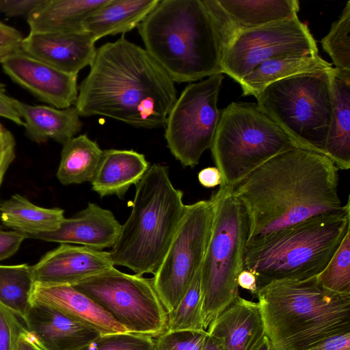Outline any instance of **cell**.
I'll use <instances>...</instances> for the list:
<instances>
[{
    "label": "cell",
    "instance_id": "83f0119b",
    "mask_svg": "<svg viewBox=\"0 0 350 350\" xmlns=\"http://www.w3.org/2000/svg\"><path fill=\"white\" fill-rule=\"evenodd\" d=\"M65 219L59 208H46L36 206L19 194L0 203V219L13 230L27 236L57 230Z\"/></svg>",
    "mask_w": 350,
    "mask_h": 350
},
{
    "label": "cell",
    "instance_id": "d6986e66",
    "mask_svg": "<svg viewBox=\"0 0 350 350\" xmlns=\"http://www.w3.org/2000/svg\"><path fill=\"white\" fill-rule=\"evenodd\" d=\"M24 323L46 350H77L100 336L57 309L36 301Z\"/></svg>",
    "mask_w": 350,
    "mask_h": 350
},
{
    "label": "cell",
    "instance_id": "5bb4252c",
    "mask_svg": "<svg viewBox=\"0 0 350 350\" xmlns=\"http://www.w3.org/2000/svg\"><path fill=\"white\" fill-rule=\"evenodd\" d=\"M5 74L40 101L57 109L73 106L78 96L77 76L62 72L21 49L0 62Z\"/></svg>",
    "mask_w": 350,
    "mask_h": 350
},
{
    "label": "cell",
    "instance_id": "9a60e30c",
    "mask_svg": "<svg viewBox=\"0 0 350 350\" xmlns=\"http://www.w3.org/2000/svg\"><path fill=\"white\" fill-rule=\"evenodd\" d=\"M202 1L216 27L223 53L239 33L297 17L299 10L298 0Z\"/></svg>",
    "mask_w": 350,
    "mask_h": 350
},
{
    "label": "cell",
    "instance_id": "2e32d148",
    "mask_svg": "<svg viewBox=\"0 0 350 350\" xmlns=\"http://www.w3.org/2000/svg\"><path fill=\"white\" fill-rule=\"evenodd\" d=\"M113 266L109 252L61 243L31 266V271L36 284L72 286Z\"/></svg>",
    "mask_w": 350,
    "mask_h": 350
},
{
    "label": "cell",
    "instance_id": "cb8c5ba5",
    "mask_svg": "<svg viewBox=\"0 0 350 350\" xmlns=\"http://www.w3.org/2000/svg\"><path fill=\"white\" fill-rule=\"evenodd\" d=\"M331 85L333 111L324 154L338 170H346L350 167V72L333 67Z\"/></svg>",
    "mask_w": 350,
    "mask_h": 350
},
{
    "label": "cell",
    "instance_id": "60d3db41",
    "mask_svg": "<svg viewBox=\"0 0 350 350\" xmlns=\"http://www.w3.org/2000/svg\"><path fill=\"white\" fill-rule=\"evenodd\" d=\"M0 117L6 118L18 126H24V122L14 107L13 98L7 94L5 85L1 81Z\"/></svg>",
    "mask_w": 350,
    "mask_h": 350
},
{
    "label": "cell",
    "instance_id": "7a4b0ae2",
    "mask_svg": "<svg viewBox=\"0 0 350 350\" xmlns=\"http://www.w3.org/2000/svg\"><path fill=\"white\" fill-rule=\"evenodd\" d=\"M176 99L169 75L146 49L122 36L96 49L75 107L80 116L153 129L165 125Z\"/></svg>",
    "mask_w": 350,
    "mask_h": 350
},
{
    "label": "cell",
    "instance_id": "9c48e42d",
    "mask_svg": "<svg viewBox=\"0 0 350 350\" xmlns=\"http://www.w3.org/2000/svg\"><path fill=\"white\" fill-rule=\"evenodd\" d=\"M332 69L275 81L255 96L258 108L295 145L324 155L333 111Z\"/></svg>",
    "mask_w": 350,
    "mask_h": 350
},
{
    "label": "cell",
    "instance_id": "484cf974",
    "mask_svg": "<svg viewBox=\"0 0 350 350\" xmlns=\"http://www.w3.org/2000/svg\"><path fill=\"white\" fill-rule=\"evenodd\" d=\"M108 0H43L26 18L29 32L80 31L84 21Z\"/></svg>",
    "mask_w": 350,
    "mask_h": 350
},
{
    "label": "cell",
    "instance_id": "ee69618b",
    "mask_svg": "<svg viewBox=\"0 0 350 350\" xmlns=\"http://www.w3.org/2000/svg\"><path fill=\"white\" fill-rule=\"evenodd\" d=\"M16 350H46L26 327L21 332Z\"/></svg>",
    "mask_w": 350,
    "mask_h": 350
},
{
    "label": "cell",
    "instance_id": "8992f818",
    "mask_svg": "<svg viewBox=\"0 0 350 350\" xmlns=\"http://www.w3.org/2000/svg\"><path fill=\"white\" fill-rule=\"evenodd\" d=\"M350 231V206L284 228L246 248L244 269L256 278L258 290L277 281L317 276Z\"/></svg>",
    "mask_w": 350,
    "mask_h": 350
},
{
    "label": "cell",
    "instance_id": "ab89813d",
    "mask_svg": "<svg viewBox=\"0 0 350 350\" xmlns=\"http://www.w3.org/2000/svg\"><path fill=\"white\" fill-rule=\"evenodd\" d=\"M25 239L26 234L15 230H5L0 226V261L13 256Z\"/></svg>",
    "mask_w": 350,
    "mask_h": 350
},
{
    "label": "cell",
    "instance_id": "6da1fadb",
    "mask_svg": "<svg viewBox=\"0 0 350 350\" xmlns=\"http://www.w3.org/2000/svg\"><path fill=\"white\" fill-rule=\"evenodd\" d=\"M338 169L327 157L294 146L258 167L233 190L247 214L246 248L315 216L336 213Z\"/></svg>",
    "mask_w": 350,
    "mask_h": 350
},
{
    "label": "cell",
    "instance_id": "d590c367",
    "mask_svg": "<svg viewBox=\"0 0 350 350\" xmlns=\"http://www.w3.org/2000/svg\"><path fill=\"white\" fill-rule=\"evenodd\" d=\"M21 319L0 304V350H16L19 336L25 327Z\"/></svg>",
    "mask_w": 350,
    "mask_h": 350
},
{
    "label": "cell",
    "instance_id": "7bdbcfd3",
    "mask_svg": "<svg viewBox=\"0 0 350 350\" xmlns=\"http://www.w3.org/2000/svg\"><path fill=\"white\" fill-rule=\"evenodd\" d=\"M200 183L207 188H212L221 184V177L216 167H208L200 171L198 175Z\"/></svg>",
    "mask_w": 350,
    "mask_h": 350
},
{
    "label": "cell",
    "instance_id": "ac0fdd59",
    "mask_svg": "<svg viewBox=\"0 0 350 350\" xmlns=\"http://www.w3.org/2000/svg\"><path fill=\"white\" fill-rule=\"evenodd\" d=\"M121 226L111 211L89 202L85 208L65 218L57 230L29 234L27 238L103 250L115 245Z\"/></svg>",
    "mask_w": 350,
    "mask_h": 350
},
{
    "label": "cell",
    "instance_id": "d6a6232c",
    "mask_svg": "<svg viewBox=\"0 0 350 350\" xmlns=\"http://www.w3.org/2000/svg\"><path fill=\"white\" fill-rule=\"evenodd\" d=\"M317 277L326 288L350 294V231L343 238L329 262Z\"/></svg>",
    "mask_w": 350,
    "mask_h": 350
},
{
    "label": "cell",
    "instance_id": "8fae6325",
    "mask_svg": "<svg viewBox=\"0 0 350 350\" xmlns=\"http://www.w3.org/2000/svg\"><path fill=\"white\" fill-rule=\"evenodd\" d=\"M213 220L211 199L186 205L168 250L151 279L167 314L176 309L202 264Z\"/></svg>",
    "mask_w": 350,
    "mask_h": 350
},
{
    "label": "cell",
    "instance_id": "3957f363",
    "mask_svg": "<svg viewBox=\"0 0 350 350\" xmlns=\"http://www.w3.org/2000/svg\"><path fill=\"white\" fill-rule=\"evenodd\" d=\"M146 51L174 82L221 74L220 39L202 0H163L137 26Z\"/></svg>",
    "mask_w": 350,
    "mask_h": 350
},
{
    "label": "cell",
    "instance_id": "30bf717a",
    "mask_svg": "<svg viewBox=\"0 0 350 350\" xmlns=\"http://www.w3.org/2000/svg\"><path fill=\"white\" fill-rule=\"evenodd\" d=\"M129 332L156 338L167 328V313L151 279L113 267L72 285Z\"/></svg>",
    "mask_w": 350,
    "mask_h": 350
},
{
    "label": "cell",
    "instance_id": "44dd1931",
    "mask_svg": "<svg viewBox=\"0 0 350 350\" xmlns=\"http://www.w3.org/2000/svg\"><path fill=\"white\" fill-rule=\"evenodd\" d=\"M31 301L52 306L100 335L129 331L94 300L71 285H34Z\"/></svg>",
    "mask_w": 350,
    "mask_h": 350
},
{
    "label": "cell",
    "instance_id": "277c9868",
    "mask_svg": "<svg viewBox=\"0 0 350 350\" xmlns=\"http://www.w3.org/2000/svg\"><path fill=\"white\" fill-rule=\"evenodd\" d=\"M256 295L274 350H308L350 332V294L326 288L317 276L273 282Z\"/></svg>",
    "mask_w": 350,
    "mask_h": 350
},
{
    "label": "cell",
    "instance_id": "e0dca14e",
    "mask_svg": "<svg viewBox=\"0 0 350 350\" xmlns=\"http://www.w3.org/2000/svg\"><path fill=\"white\" fill-rule=\"evenodd\" d=\"M96 41L87 32H29L21 49L30 56L67 74L78 76L95 57Z\"/></svg>",
    "mask_w": 350,
    "mask_h": 350
},
{
    "label": "cell",
    "instance_id": "bcb514c9",
    "mask_svg": "<svg viewBox=\"0 0 350 350\" xmlns=\"http://www.w3.org/2000/svg\"><path fill=\"white\" fill-rule=\"evenodd\" d=\"M202 350H224L220 342L208 334Z\"/></svg>",
    "mask_w": 350,
    "mask_h": 350
},
{
    "label": "cell",
    "instance_id": "f1b7e54d",
    "mask_svg": "<svg viewBox=\"0 0 350 350\" xmlns=\"http://www.w3.org/2000/svg\"><path fill=\"white\" fill-rule=\"evenodd\" d=\"M103 150L86 134L74 137L63 144L57 171L64 185L91 182L100 162Z\"/></svg>",
    "mask_w": 350,
    "mask_h": 350
},
{
    "label": "cell",
    "instance_id": "e575fe53",
    "mask_svg": "<svg viewBox=\"0 0 350 350\" xmlns=\"http://www.w3.org/2000/svg\"><path fill=\"white\" fill-rule=\"evenodd\" d=\"M208 333L204 331H165L154 338L153 350H202Z\"/></svg>",
    "mask_w": 350,
    "mask_h": 350
},
{
    "label": "cell",
    "instance_id": "b9f144b4",
    "mask_svg": "<svg viewBox=\"0 0 350 350\" xmlns=\"http://www.w3.org/2000/svg\"><path fill=\"white\" fill-rule=\"evenodd\" d=\"M308 350H350V332L327 337Z\"/></svg>",
    "mask_w": 350,
    "mask_h": 350
},
{
    "label": "cell",
    "instance_id": "8d00e7d4",
    "mask_svg": "<svg viewBox=\"0 0 350 350\" xmlns=\"http://www.w3.org/2000/svg\"><path fill=\"white\" fill-rule=\"evenodd\" d=\"M15 157V138L12 132L0 122V186L7 170Z\"/></svg>",
    "mask_w": 350,
    "mask_h": 350
},
{
    "label": "cell",
    "instance_id": "7402d4cb",
    "mask_svg": "<svg viewBox=\"0 0 350 350\" xmlns=\"http://www.w3.org/2000/svg\"><path fill=\"white\" fill-rule=\"evenodd\" d=\"M14 107L24 122L27 137L37 144L52 139L64 144L81 131L83 123L75 106L57 109L30 105L13 98Z\"/></svg>",
    "mask_w": 350,
    "mask_h": 350
},
{
    "label": "cell",
    "instance_id": "f6af8a7d",
    "mask_svg": "<svg viewBox=\"0 0 350 350\" xmlns=\"http://www.w3.org/2000/svg\"><path fill=\"white\" fill-rule=\"evenodd\" d=\"M237 283L239 286L249 291L253 295H256L258 291L255 275L246 269H243L239 273Z\"/></svg>",
    "mask_w": 350,
    "mask_h": 350
},
{
    "label": "cell",
    "instance_id": "4316f807",
    "mask_svg": "<svg viewBox=\"0 0 350 350\" xmlns=\"http://www.w3.org/2000/svg\"><path fill=\"white\" fill-rule=\"evenodd\" d=\"M332 64L317 55L287 56L265 61L243 77L240 84L243 96L254 97L268 85L304 72L329 70Z\"/></svg>",
    "mask_w": 350,
    "mask_h": 350
},
{
    "label": "cell",
    "instance_id": "5b68a950",
    "mask_svg": "<svg viewBox=\"0 0 350 350\" xmlns=\"http://www.w3.org/2000/svg\"><path fill=\"white\" fill-rule=\"evenodd\" d=\"M131 212L109 251L113 265L135 274H154L184 214L183 193L172 184L166 166L154 163L135 185Z\"/></svg>",
    "mask_w": 350,
    "mask_h": 350
},
{
    "label": "cell",
    "instance_id": "f546056e",
    "mask_svg": "<svg viewBox=\"0 0 350 350\" xmlns=\"http://www.w3.org/2000/svg\"><path fill=\"white\" fill-rule=\"evenodd\" d=\"M34 285L31 266L0 265V304L23 321L31 306Z\"/></svg>",
    "mask_w": 350,
    "mask_h": 350
},
{
    "label": "cell",
    "instance_id": "4fadbf2b",
    "mask_svg": "<svg viewBox=\"0 0 350 350\" xmlns=\"http://www.w3.org/2000/svg\"><path fill=\"white\" fill-rule=\"evenodd\" d=\"M318 53L317 42L308 23L295 17L239 33L223 53L221 71L238 83L265 61Z\"/></svg>",
    "mask_w": 350,
    "mask_h": 350
},
{
    "label": "cell",
    "instance_id": "1f68e13d",
    "mask_svg": "<svg viewBox=\"0 0 350 350\" xmlns=\"http://www.w3.org/2000/svg\"><path fill=\"white\" fill-rule=\"evenodd\" d=\"M350 1L346 3L340 18L332 25L322 38L323 50L332 58L336 68L350 72Z\"/></svg>",
    "mask_w": 350,
    "mask_h": 350
},
{
    "label": "cell",
    "instance_id": "ba28073f",
    "mask_svg": "<svg viewBox=\"0 0 350 350\" xmlns=\"http://www.w3.org/2000/svg\"><path fill=\"white\" fill-rule=\"evenodd\" d=\"M294 146L256 104L230 103L221 111L211 148L221 174L219 188L233 191L260 165Z\"/></svg>",
    "mask_w": 350,
    "mask_h": 350
},
{
    "label": "cell",
    "instance_id": "ffe728a7",
    "mask_svg": "<svg viewBox=\"0 0 350 350\" xmlns=\"http://www.w3.org/2000/svg\"><path fill=\"white\" fill-rule=\"evenodd\" d=\"M206 332L224 350H250L265 335L259 303L239 295L211 322Z\"/></svg>",
    "mask_w": 350,
    "mask_h": 350
},
{
    "label": "cell",
    "instance_id": "836d02e7",
    "mask_svg": "<svg viewBox=\"0 0 350 350\" xmlns=\"http://www.w3.org/2000/svg\"><path fill=\"white\" fill-rule=\"evenodd\" d=\"M154 338L131 332L100 335L77 350H153Z\"/></svg>",
    "mask_w": 350,
    "mask_h": 350
},
{
    "label": "cell",
    "instance_id": "603a6c76",
    "mask_svg": "<svg viewBox=\"0 0 350 350\" xmlns=\"http://www.w3.org/2000/svg\"><path fill=\"white\" fill-rule=\"evenodd\" d=\"M148 168L149 163L144 154L133 150H104L90 182L92 189L102 198L116 196L122 199Z\"/></svg>",
    "mask_w": 350,
    "mask_h": 350
},
{
    "label": "cell",
    "instance_id": "f35d334b",
    "mask_svg": "<svg viewBox=\"0 0 350 350\" xmlns=\"http://www.w3.org/2000/svg\"><path fill=\"white\" fill-rule=\"evenodd\" d=\"M43 0H0V13L8 17L28 16Z\"/></svg>",
    "mask_w": 350,
    "mask_h": 350
},
{
    "label": "cell",
    "instance_id": "7c38bea8",
    "mask_svg": "<svg viewBox=\"0 0 350 350\" xmlns=\"http://www.w3.org/2000/svg\"><path fill=\"white\" fill-rule=\"evenodd\" d=\"M223 79L219 73L189 84L168 114L165 139L170 152L184 167L197 165L212 146L220 118L217 101Z\"/></svg>",
    "mask_w": 350,
    "mask_h": 350
},
{
    "label": "cell",
    "instance_id": "52a82bcc",
    "mask_svg": "<svg viewBox=\"0 0 350 350\" xmlns=\"http://www.w3.org/2000/svg\"><path fill=\"white\" fill-rule=\"evenodd\" d=\"M210 199L213 220L201 269L202 321L211 322L239 295L237 278L244 269L248 219L233 191L219 188Z\"/></svg>",
    "mask_w": 350,
    "mask_h": 350
},
{
    "label": "cell",
    "instance_id": "4dcf8cb0",
    "mask_svg": "<svg viewBox=\"0 0 350 350\" xmlns=\"http://www.w3.org/2000/svg\"><path fill=\"white\" fill-rule=\"evenodd\" d=\"M201 269L202 265L176 309L167 314L165 331L205 330L202 321Z\"/></svg>",
    "mask_w": 350,
    "mask_h": 350
},
{
    "label": "cell",
    "instance_id": "74e56055",
    "mask_svg": "<svg viewBox=\"0 0 350 350\" xmlns=\"http://www.w3.org/2000/svg\"><path fill=\"white\" fill-rule=\"evenodd\" d=\"M24 38L17 29L0 21V62L6 55L21 49Z\"/></svg>",
    "mask_w": 350,
    "mask_h": 350
},
{
    "label": "cell",
    "instance_id": "d4e9b609",
    "mask_svg": "<svg viewBox=\"0 0 350 350\" xmlns=\"http://www.w3.org/2000/svg\"><path fill=\"white\" fill-rule=\"evenodd\" d=\"M160 0H108L83 22V29L96 42L106 36L125 33L137 26Z\"/></svg>",
    "mask_w": 350,
    "mask_h": 350
},
{
    "label": "cell",
    "instance_id": "7dc6e473",
    "mask_svg": "<svg viewBox=\"0 0 350 350\" xmlns=\"http://www.w3.org/2000/svg\"><path fill=\"white\" fill-rule=\"evenodd\" d=\"M250 350H274L269 338L265 335Z\"/></svg>",
    "mask_w": 350,
    "mask_h": 350
}]
</instances>
